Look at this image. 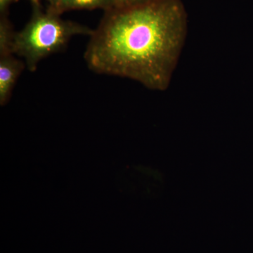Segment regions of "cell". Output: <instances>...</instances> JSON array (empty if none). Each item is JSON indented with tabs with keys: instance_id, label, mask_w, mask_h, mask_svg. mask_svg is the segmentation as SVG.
Masks as SVG:
<instances>
[{
	"instance_id": "cell-1",
	"label": "cell",
	"mask_w": 253,
	"mask_h": 253,
	"mask_svg": "<svg viewBox=\"0 0 253 253\" xmlns=\"http://www.w3.org/2000/svg\"><path fill=\"white\" fill-rule=\"evenodd\" d=\"M181 0H156L134 7L105 11L84 51L87 67L98 74L138 82L165 91L187 36Z\"/></svg>"
},
{
	"instance_id": "cell-2",
	"label": "cell",
	"mask_w": 253,
	"mask_h": 253,
	"mask_svg": "<svg viewBox=\"0 0 253 253\" xmlns=\"http://www.w3.org/2000/svg\"><path fill=\"white\" fill-rule=\"evenodd\" d=\"M93 31L63 20L51 10L44 11L41 4H33L31 19L16 33L13 51L22 58L28 71L34 72L42 60L64 49L73 37L90 36Z\"/></svg>"
},
{
	"instance_id": "cell-3",
	"label": "cell",
	"mask_w": 253,
	"mask_h": 253,
	"mask_svg": "<svg viewBox=\"0 0 253 253\" xmlns=\"http://www.w3.org/2000/svg\"><path fill=\"white\" fill-rule=\"evenodd\" d=\"M26 67L24 61L14 54L0 56V104L9 101L18 78Z\"/></svg>"
},
{
	"instance_id": "cell-4",
	"label": "cell",
	"mask_w": 253,
	"mask_h": 253,
	"mask_svg": "<svg viewBox=\"0 0 253 253\" xmlns=\"http://www.w3.org/2000/svg\"><path fill=\"white\" fill-rule=\"evenodd\" d=\"M95 9H102L104 11L111 9V0H62L54 12L61 15L72 10Z\"/></svg>"
},
{
	"instance_id": "cell-5",
	"label": "cell",
	"mask_w": 253,
	"mask_h": 253,
	"mask_svg": "<svg viewBox=\"0 0 253 253\" xmlns=\"http://www.w3.org/2000/svg\"><path fill=\"white\" fill-rule=\"evenodd\" d=\"M16 33L6 15H1L0 19V56L14 54L13 48Z\"/></svg>"
},
{
	"instance_id": "cell-6",
	"label": "cell",
	"mask_w": 253,
	"mask_h": 253,
	"mask_svg": "<svg viewBox=\"0 0 253 253\" xmlns=\"http://www.w3.org/2000/svg\"><path fill=\"white\" fill-rule=\"evenodd\" d=\"M156 0H111V9H126L147 4Z\"/></svg>"
},
{
	"instance_id": "cell-7",
	"label": "cell",
	"mask_w": 253,
	"mask_h": 253,
	"mask_svg": "<svg viewBox=\"0 0 253 253\" xmlns=\"http://www.w3.org/2000/svg\"><path fill=\"white\" fill-rule=\"evenodd\" d=\"M48 4V9L51 11H55L57 9L58 6L61 4L62 0H44ZM32 5L41 4V0H31Z\"/></svg>"
},
{
	"instance_id": "cell-8",
	"label": "cell",
	"mask_w": 253,
	"mask_h": 253,
	"mask_svg": "<svg viewBox=\"0 0 253 253\" xmlns=\"http://www.w3.org/2000/svg\"><path fill=\"white\" fill-rule=\"evenodd\" d=\"M30 1H31V0H30Z\"/></svg>"
}]
</instances>
